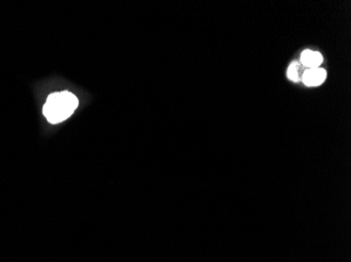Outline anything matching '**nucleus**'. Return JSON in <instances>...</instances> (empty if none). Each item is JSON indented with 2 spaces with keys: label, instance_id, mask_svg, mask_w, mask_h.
<instances>
[{
  "label": "nucleus",
  "instance_id": "1",
  "mask_svg": "<svg viewBox=\"0 0 351 262\" xmlns=\"http://www.w3.org/2000/svg\"><path fill=\"white\" fill-rule=\"evenodd\" d=\"M326 79V72L323 69H308L305 71L302 80L307 86H318Z\"/></svg>",
  "mask_w": 351,
  "mask_h": 262
},
{
  "label": "nucleus",
  "instance_id": "2",
  "mask_svg": "<svg viewBox=\"0 0 351 262\" xmlns=\"http://www.w3.org/2000/svg\"><path fill=\"white\" fill-rule=\"evenodd\" d=\"M323 62V57L318 51L304 50L301 56V64L308 69H318Z\"/></svg>",
  "mask_w": 351,
  "mask_h": 262
},
{
  "label": "nucleus",
  "instance_id": "3",
  "mask_svg": "<svg viewBox=\"0 0 351 262\" xmlns=\"http://www.w3.org/2000/svg\"><path fill=\"white\" fill-rule=\"evenodd\" d=\"M305 71L306 70H304V67L301 63L293 62L290 64V67L288 68L287 75H288V78L290 79V80L296 82L298 80H302V77H303Z\"/></svg>",
  "mask_w": 351,
  "mask_h": 262
}]
</instances>
